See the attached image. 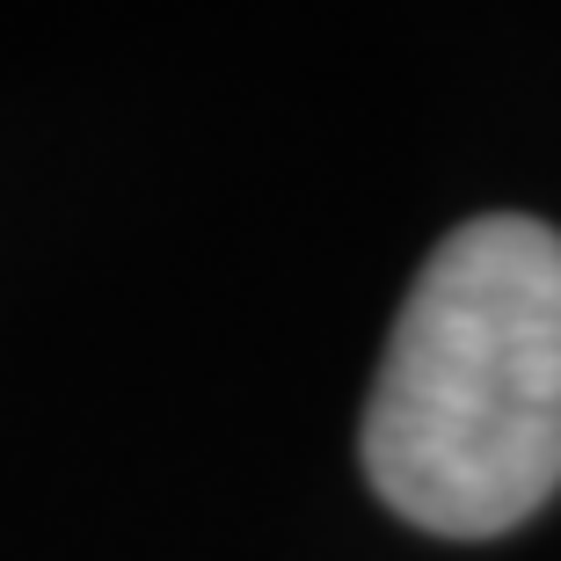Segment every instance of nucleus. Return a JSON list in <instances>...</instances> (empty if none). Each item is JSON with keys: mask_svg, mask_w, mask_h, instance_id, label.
<instances>
[{"mask_svg": "<svg viewBox=\"0 0 561 561\" xmlns=\"http://www.w3.org/2000/svg\"><path fill=\"white\" fill-rule=\"evenodd\" d=\"M365 474L437 540H496L561 489V233L467 219L416 271L365 401Z\"/></svg>", "mask_w": 561, "mask_h": 561, "instance_id": "1", "label": "nucleus"}]
</instances>
